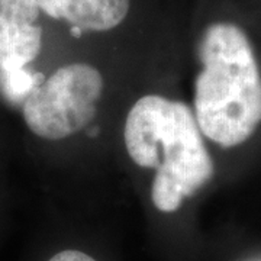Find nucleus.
<instances>
[{"instance_id": "obj_1", "label": "nucleus", "mask_w": 261, "mask_h": 261, "mask_svg": "<svg viewBox=\"0 0 261 261\" xmlns=\"http://www.w3.org/2000/svg\"><path fill=\"white\" fill-rule=\"evenodd\" d=\"M123 144L138 167L154 170L151 203L160 214H176L214 177V160L185 102L144 94L126 115Z\"/></svg>"}, {"instance_id": "obj_2", "label": "nucleus", "mask_w": 261, "mask_h": 261, "mask_svg": "<svg viewBox=\"0 0 261 261\" xmlns=\"http://www.w3.org/2000/svg\"><path fill=\"white\" fill-rule=\"evenodd\" d=\"M200 71L193 115L202 135L231 148L261 125V73L251 41L238 23L214 20L197 38Z\"/></svg>"}, {"instance_id": "obj_3", "label": "nucleus", "mask_w": 261, "mask_h": 261, "mask_svg": "<svg viewBox=\"0 0 261 261\" xmlns=\"http://www.w3.org/2000/svg\"><path fill=\"white\" fill-rule=\"evenodd\" d=\"M103 92L105 79L96 65L70 61L29 89L22 103V116L38 138L65 140L94 121Z\"/></svg>"}, {"instance_id": "obj_4", "label": "nucleus", "mask_w": 261, "mask_h": 261, "mask_svg": "<svg viewBox=\"0 0 261 261\" xmlns=\"http://www.w3.org/2000/svg\"><path fill=\"white\" fill-rule=\"evenodd\" d=\"M51 28L71 38H112L147 22L149 0H34ZM148 23V22H147ZM147 27L145 23H142Z\"/></svg>"}, {"instance_id": "obj_5", "label": "nucleus", "mask_w": 261, "mask_h": 261, "mask_svg": "<svg viewBox=\"0 0 261 261\" xmlns=\"http://www.w3.org/2000/svg\"><path fill=\"white\" fill-rule=\"evenodd\" d=\"M48 27L34 0H0V71L20 77L42 54Z\"/></svg>"}, {"instance_id": "obj_6", "label": "nucleus", "mask_w": 261, "mask_h": 261, "mask_svg": "<svg viewBox=\"0 0 261 261\" xmlns=\"http://www.w3.org/2000/svg\"><path fill=\"white\" fill-rule=\"evenodd\" d=\"M42 261H103L99 254L90 251L80 245H63L53 251L47 252Z\"/></svg>"}]
</instances>
